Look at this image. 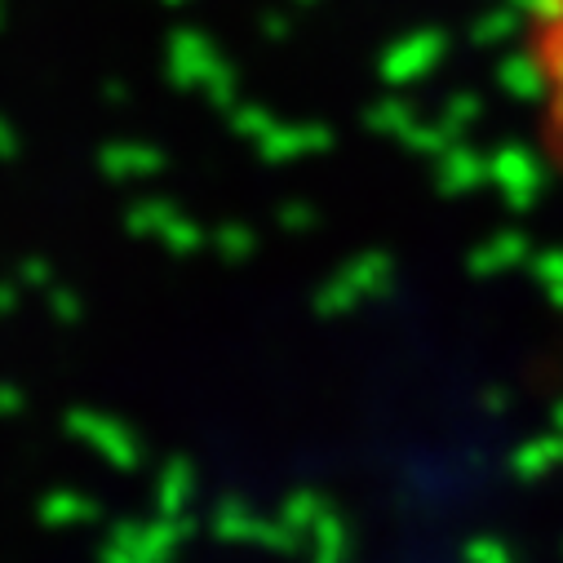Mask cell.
Masks as SVG:
<instances>
[{"label":"cell","instance_id":"cell-1","mask_svg":"<svg viewBox=\"0 0 563 563\" xmlns=\"http://www.w3.org/2000/svg\"><path fill=\"white\" fill-rule=\"evenodd\" d=\"M519 54L532 85L541 161L563 183V0H519Z\"/></svg>","mask_w":563,"mask_h":563}]
</instances>
